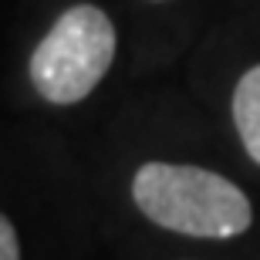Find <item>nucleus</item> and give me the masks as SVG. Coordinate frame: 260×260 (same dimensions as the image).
<instances>
[{"label": "nucleus", "mask_w": 260, "mask_h": 260, "mask_svg": "<svg viewBox=\"0 0 260 260\" xmlns=\"http://www.w3.org/2000/svg\"><path fill=\"white\" fill-rule=\"evenodd\" d=\"M115 61V27L102 7H68L30 54V85L51 105H78Z\"/></svg>", "instance_id": "obj_2"}, {"label": "nucleus", "mask_w": 260, "mask_h": 260, "mask_svg": "<svg viewBox=\"0 0 260 260\" xmlns=\"http://www.w3.org/2000/svg\"><path fill=\"white\" fill-rule=\"evenodd\" d=\"M0 260H20V240L14 223L0 213Z\"/></svg>", "instance_id": "obj_4"}, {"label": "nucleus", "mask_w": 260, "mask_h": 260, "mask_svg": "<svg viewBox=\"0 0 260 260\" xmlns=\"http://www.w3.org/2000/svg\"><path fill=\"white\" fill-rule=\"evenodd\" d=\"M132 200L155 226L196 240H233L250 230L253 206L226 176L183 162H145L132 179Z\"/></svg>", "instance_id": "obj_1"}, {"label": "nucleus", "mask_w": 260, "mask_h": 260, "mask_svg": "<svg viewBox=\"0 0 260 260\" xmlns=\"http://www.w3.org/2000/svg\"><path fill=\"white\" fill-rule=\"evenodd\" d=\"M233 125L247 155L260 166V64L243 71L233 88Z\"/></svg>", "instance_id": "obj_3"}]
</instances>
